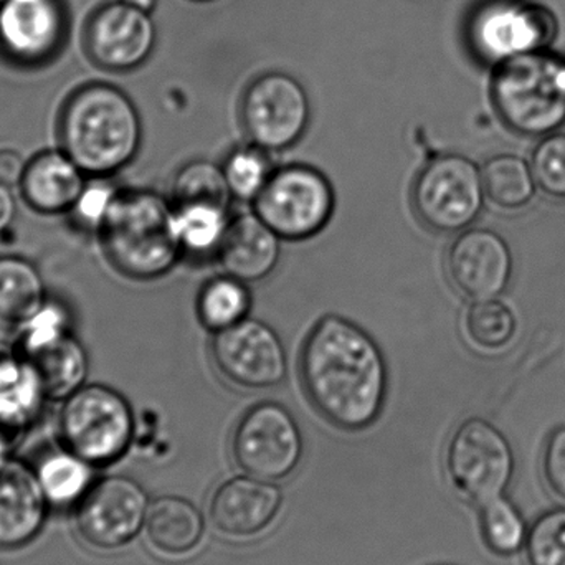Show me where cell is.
<instances>
[{"label":"cell","instance_id":"1","mask_svg":"<svg viewBox=\"0 0 565 565\" xmlns=\"http://www.w3.org/2000/svg\"><path fill=\"white\" fill-rule=\"evenodd\" d=\"M302 387L316 411L334 427H371L387 397L388 372L377 342L342 316L319 319L301 349Z\"/></svg>","mask_w":565,"mask_h":565},{"label":"cell","instance_id":"2","mask_svg":"<svg viewBox=\"0 0 565 565\" xmlns=\"http://www.w3.org/2000/svg\"><path fill=\"white\" fill-rule=\"evenodd\" d=\"M56 138L88 178H113L141 149V116L118 86L88 83L63 103Z\"/></svg>","mask_w":565,"mask_h":565},{"label":"cell","instance_id":"3","mask_svg":"<svg viewBox=\"0 0 565 565\" xmlns=\"http://www.w3.org/2000/svg\"><path fill=\"white\" fill-rule=\"evenodd\" d=\"M96 237L109 265L136 281L158 280L184 257L171 201L149 189H119Z\"/></svg>","mask_w":565,"mask_h":565},{"label":"cell","instance_id":"4","mask_svg":"<svg viewBox=\"0 0 565 565\" xmlns=\"http://www.w3.org/2000/svg\"><path fill=\"white\" fill-rule=\"evenodd\" d=\"M491 103L514 135L541 139L565 125V55L553 49L493 68Z\"/></svg>","mask_w":565,"mask_h":565},{"label":"cell","instance_id":"5","mask_svg":"<svg viewBox=\"0 0 565 565\" xmlns=\"http://www.w3.org/2000/svg\"><path fill=\"white\" fill-rule=\"evenodd\" d=\"M136 418L128 398L105 384H85L62 401V445L93 467L125 457L135 438Z\"/></svg>","mask_w":565,"mask_h":565},{"label":"cell","instance_id":"6","mask_svg":"<svg viewBox=\"0 0 565 565\" xmlns=\"http://www.w3.org/2000/svg\"><path fill=\"white\" fill-rule=\"evenodd\" d=\"M465 33L475 58L493 70L553 49L559 19L540 0H483L468 17Z\"/></svg>","mask_w":565,"mask_h":565},{"label":"cell","instance_id":"7","mask_svg":"<svg viewBox=\"0 0 565 565\" xmlns=\"http://www.w3.org/2000/svg\"><path fill=\"white\" fill-rule=\"evenodd\" d=\"M484 202L480 166L457 152L431 158L412 185V205L418 221L437 234H460L473 227Z\"/></svg>","mask_w":565,"mask_h":565},{"label":"cell","instance_id":"8","mask_svg":"<svg viewBox=\"0 0 565 565\" xmlns=\"http://www.w3.org/2000/svg\"><path fill=\"white\" fill-rule=\"evenodd\" d=\"M445 470L454 490L481 507L504 497L513 483L516 471L513 445L491 422L468 418L448 441Z\"/></svg>","mask_w":565,"mask_h":565},{"label":"cell","instance_id":"9","mask_svg":"<svg viewBox=\"0 0 565 565\" xmlns=\"http://www.w3.org/2000/svg\"><path fill=\"white\" fill-rule=\"evenodd\" d=\"M335 209L334 189L316 168L289 164L275 169L254 201V212L282 241L299 242L324 231Z\"/></svg>","mask_w":565,"mask_h":565},{"label":"cell","instance_id":"10","mask_svg":"<svg viewBox=\"0 0 565 565\" xmlns=\"http://www.w3.org/2000/svg\"><path fill=\"white\" fill-rule=\"evenodd\" d=\"M241 121L252 145L268 152L286 151L308 131L311 102L295 76L264 73L244 89Z\"/></svg>","mask_w":565,"mask_h":565},{"label":"cell","instance_id":"11","mask_svg":"<svg viewBox=\"0 0 565 565\" xmlns=\"http://www.w3.org/2000/svg\"><path fill=\"white\" fill-rule=\"evenodd\" d=\"M235 463L265 481L291 477L302 458V435L288 408L277 402H262L248 408L232 435Z\"/></svg>","mask_w":565,"mask_h":565},{"label":"cell","instance_id":"12","mask_svg":"<svg viewBox=\"0 0 565 565\" xmlns=\"http://www.w3.org/2000/svg\"><path fill=\"white\" fill-rule=\"evenodd\" d=\"M215 367L231 384L247 391L278 387L288 374V358L278 332L260 319L247 318L215 332Z\"/></svg>","mask_w":565,"mask_h":565},{"label":"cell","instance_id":"13","mask_svg":"<svg viewBox=\"0 0 565 565\" xmlns=\"http://www.w3.org/2000/svg\"><path fill=\"white\" fill-rule=\"evenodd\" d=\"M149 498L145 488L128 477L95 481L76 504L79 536L103 551L121 550L146 526Z\"/></svg>","mask_w":565,"mask_h":565},{"label":"cell","instance_id":"14","mask_svg":"<svg viewBox=\"0 0 565 565\" xmlns=\"http://www.w3.org/2000/svg\"><path fill=\"white\" fill-rule=\"evenodd\" d=\"M158 30L151 12L126 0L99 7L85 30L89 60L106 72H131L154 52Z\"/></svg>","mask_w":565,"mask_h":565},{"label":"cell","instance_id":"15","mask_svg":"<svg viewBox=\"0 0 565 565\" xmlns=\"http://www.w3.org/2000/svg\"><path fill=\"white\" fill-rule=\"evenodd\" d=\"M445 267L451 285L470 301L500 298L513 281L514 255L497 231L470 227L448 247Z\"/></svg>","mask_w":565,"mask_h":565},{"label":"cell","instance_id":"16","mask_svg":"<svg viewBox=\"0 0 565 565\" xmlns=\"http://www.w3.org/2000/svg\"><path fill=\"white\" fill-rule=\"evenodd\" d=\"M66 19L62 0H2L0 50L23 66L49 62L65 42Z\"/></svg>","mask_w":565,"mask_h":565},{"label":"cell","instance_id":"17","mask_svg":"<svg viewBox=\"0 0 565 565\" xmlns=\"http://www.w3.org/2000/svg\"><path fill=\"white\" fill-rule=\"evenodd\" d=\"M282 494L271 481L235 477L224 481L212 494L209 516L225 536H258L274 524L280 513Z\"/></svg>","mask_w":565,"mask_h":565},{"label":"cell","instance_id":"18","mask_svg":"<svg viewBox=\"0 0 565 565\" xmlns=\"http://www.w3.org/2000/svg\"><path fill=\"white\" fill-rule=\"evenodd\" d=\"M49 508L33 467L12 457L0 463V550L32 543L45 526Z\"/></svg>","mask_w":565,"mask_h":565},{"label":"cell","instance_id":"19","mask_svg":"<svg viewBox=\"0 0 565 565\" xmlns=\"http://www.w3.org/2000/svg\"><path fill=\"white\" fill-rule=\"evenodd\" d=\"M88 179L62 149H46L26 161L19 184L20 198L36 214L68 215Z\"/></svg>","mask_w":565,"mask_h":565},{"label":"cell","instance_id":"20","mask_svg":"<svg viewBox=\"0 0 565 565\" xmlns=\"http://www.w3.org/2000/svg\"><path fill=\"white\" fill-rule=\"evenodd\" d=\"M49 401L32 362L15 344L0 341V434L17 444L39 420Z\"/></svg>","mask_w":565,"mask_h":565},{"label":"cell","instance_id":"21","mask_svg":"<svg viewBox=\"0 0 565 565\" xmlns=\"http://www.w3.org/2000/svg\"><path fill=\"white\" fill-rule=\"evenodd\" d=\"M282 238L255 212L232 218L218 248L225 274L245 282H257L277 270Z\"/></svg>","mask_w":565,"mask_h":565},{"label":"cell","instance_id":"22","mask_svg":"<svg viewBox=\"0 0 565 565\" xmlns=\"http://www.w3.org/2000/svg\"><path fill=\"white\" fill-rule=\"evenodd\" d=\"M146 536L158 553L182 557L198 550L204 537L201 511L191 501L162 497L152 501L146 518Z\"/></svg>","mask_w":565,"mask_h":565},{"label":"cell","instance_id":"23","mask_svg":"<svg viewBox=\"0 0 565 565\" xmlns=\"http://www.w3.org/2000/svg\"><path fill=\"white\" fill-rule=\"evenodd\" d=\"M22 354L39 372L50 401H65L68 395L86 384L89 369L88 352L73 331Z\"/></svg>","mask_w":565,"mask_h":565},{"label":"cell","instance_id":"24","mask_svg":"<svg viewBox=\"0 0 565 565\" xmlns=\"http://www.w3.org/2000/svg\"><path fill=\"white\" fill-rule=\"evenodd\" d=\"M33 470L50 507H76L95 483V467L63 445L42 455Z\"/></svg>","mask_w":565,"mask_h":565},{"label":"cell","instance_id":"25","mask_svg":"<svg viewBox=\"0 0 565 565\" xmlns=\"http://www.w3.org/2000/svg\"><path fill=\"white\" fill-rule=\"evenodd\" d=\"M484 194L494 207L503 212L524 211L533 204L537 185L526 159L516 154L491 156L481 166Z\"/></svg>","mask_w":565,"mask_h":565},{"label":"cell","instance_id":"26","mask_svg":"<svg viewBox=\"0 0 565 565\" xmlns=\"http://www.w3.org/2000/svg\"><path fill=\"white\" fill-rule=\"evenodd\" d=\"M39 268L19 255H0V321L19 326L45 302Z\"/></svg>","mask_w":565,"mask_h":565},{"label":"cell","instance_id":"27","mask_svg":"<svg viewBox=\"0 0 565 565\" xmlns=\"http://www.w3.org/2000/svg\"><path fill=\"white\" fill-rule=\"evenodd\" d=\"M172 209L182 254L198 258L217 255L232 221L228 209L214 204H181Z\"/></svg>","mask_w":565,"mask_h":565},{"label":"cell","instance_id":"28","mask_svg":"<svg viewBox=\"0 0 565 565\" xmlns=\"http://www.w3.org/2000/svg\"><path fill=\"white\" fill-rule=\"evenodd\" d=\"M248 282L232 275L211 278L198 296V315L212 332H221L248 318L252 306Z\"/></svg>","mask_w":565,"mask_h":565},{"label":"cell","instance_id":"29","mask_svg":"<svg viewBox=\"0 0 565 565\" xmlns=\"http://www.w3.org/2000/svg\"><path fill=\"white\" fill-rule=\"evenodd\" d=\"M231 189L225 181L224 169L209 159L185 162L171 188V204H214L231 209Z\"/></svg>","mask_w":565,"mask_h":565},{"label":"cell","instance_id":"30","mask_svg":"<svg viewBox=\"0 0 565 565\" xmlns=\"http://www.w3.org/2000/svg\"><path fill=\"white\" fill-rule=\"evenodd\" d=\"M465 334L475 348L497 352L507 348L516 334L518 319L513 309L500 298L471 301L465 312Z\"/></svg>","mask_w":565,"mask_h":565},{"label":"cell","instance_id":"31","mask_svg":"<svg viewBox=\"0 0 565 565\" xmlns=\"http://www.w3.org/2000/svg\"><path fill=\"white\" fill-rule=\"evenodd\" d=\"M480 523L488 550L498 556H513L524 550L530 527L523 514L507 497L481 504Z\"/></svg>","mask_w":565,"mask_h":565},{"label":"cell","instance_id":"32","mask_svg":"<svg viewBox=\"0 0 565 565\" xmlns=\"http://www.w3.org/2000/svg\"><path fill=\"white\" fill-rule=\"evenodd\" d=\"M270 152L258 146H241L228 152L222 169L232 198L242 202H254L274 175Z\"/></svg>","mask_w":565,"mask_h":565},{"label":"cell","instance_id":"33","mask_svg":"<svg viewBox=\"0 0 565 565\" xmlns=\"http://www.w3.org/2000/svg\"><path fill=\"white\" fill-rule=\"evenodd\" d=\"M531 169L537 191L553 201L565 202V131L551 132L531 152Z\"/></svg>","mask_w":565,"mask_h":565},{"label":"cell","instance_id":"34","mask_svg":"<svg viewBox=\"0 0 565 565\" xmlns=\"http://www.w3.org/2000/svg\"><path fill=\"white\" fill-rule=\"evenodd\" d=\"M527 565H565V508L541 514L527 533Z\"/></svg>","mask_w":565,"mask_h":565},{"label":"cell","instance_id":"35","mask_svg":"<svg viewBox=\"0 0 565 565\" xmlns=\"http://www.w3.org/2000/svg\"><path fill=\"white\" fill-rule=\"evenodd\" d=\"M118 192L119 188L113 184L111 178H89L75 207L68 214L73 225L78 231L98 234Z\"/></svg>","mask_w":565,"mask_h":565},{"label":"cell","instance_id":"36","mask_svg":"<svg viewBox=\"0 0 565 565\" xmlns=\"http://www.w3.org/2000/svg\"><path fill=\"white\" fill-rule=\"evenodd\" d=\"M543 471L553 493L565 501V425L547 438L543 455Z\"/></svg>","mask_w":565,"mask_h":565},{"label":"cell","instance_id":"37","mask_svg":"<svg viewBox=\"0 0 565 565\" xmlns=\"http://www.w3.org/2000/svg\"><path fill=\"white\" fill-rule=\"evenodd\" d=\"M26 159L13 148H0V184L19 188L20 179L25 172Z\"/></svg>","mask_w":565,"mask_h":565},{"label":"cell","instance_id":"38","mask_svg":"<svg viewBox=\"0 0 565 565\" xmlns=\"http://www.w3.org/2000/svg\"><path fill=\"white\" fill-rule=\"evenodd\" d=\"M17 217V202L12 189L0 184V235L12 227Z\"/></svg>","mask_w":565,"mask_h":565},{"label":"cell","instance_id":"39","mask_svg":"<svg viewBox=\"0 0 565 565\" xmlns=\"http://www.w3.org/2000/svg\"><path fill=\"white\" fill-rule=\"evenodd\" d=\"M126 2L132 3V6L139 7V9L148 10L151 13L156 6V0H126Z\"/></svg>","mask_w":565,"mask_h":565},{"label":"cell","instance_id":"40","mask_svg":"<svg viewBox=\"0 0 565 565\" xmlns=\"http://www.w3.org/2000/svg\"><path fill=\"white\" fill-rule=\"evenodd\" d=\"M192 2H211V0H192Z\"/></svg>","mask_w":565,"mask_h":565},{"label":"cell","instance_id":"41","mask_svg":"<svg viewBox=\"0 0 565 565\" xmlns=\"http://www.w3.org/2000/svg\"><path fill=\"white\" fill-rule=\"evenodd\" d=\"M0 3H2V0H0Z\"/></svg>","mask_w":565,"mask_h":565}]
</instances>
